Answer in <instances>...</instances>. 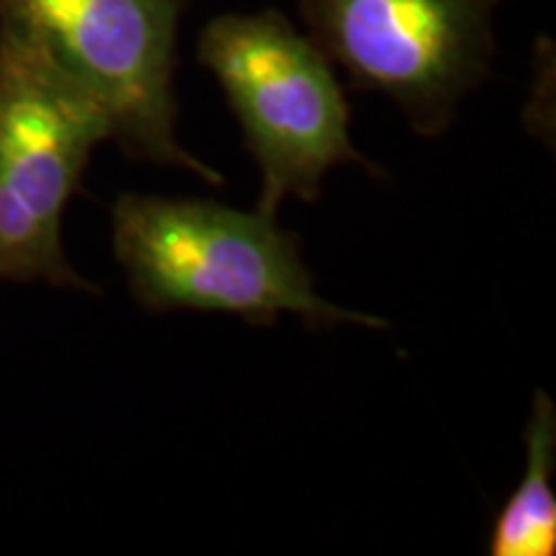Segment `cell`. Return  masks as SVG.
<instances>
[{
  "label": "cell",
  "mask_w": 556,
  "mask_h": 556,
  "mask_svg": "<svg viewBox=\"0 0 556 556\" xmlns=\"http://www.w3.org/2000/svg\"><path fill=\"white\" fill-rule=\"evenodd\" d=\"M111 240L131 294L150 312H222L253 325L294 315L309 328H387L381 317L319 296L296 235L258 208L124 193L111 208Z\"/></svg>",
  "instance_id": "1"
},
{
  "label": "cell",
  "mask_w": 556,
  "mask_h": 556,
  "mask_svg": "<svg viewBox=\"0 0 556 556\" xmlns=\"http://www.w3.org/2000/svg\"><path fill=\"white\" fill-rule=\"evenodd\" d=\"M199 62L225 90L261 168L258 212L276 217L287 199L315 201L338 165L377 170L351 142L336 65L283 13L212 18L199 37Z\"/></svg>",
  "instance_id": "2"
},
{
  "label": "cell",
  "mask_w": 556,
  "mask_h": 556,
  "mask_svg": "<svg viewBox=\"0 0 556 556\" xmlns=\"http://www.w3.org/2000/svg\"><path fill=\"white\" fill-rule=\"evenodd\" d=\"M106 139L103 111L0 24V283L99 291L67 261L62 217Z\"/></svg>",
  "instance_id": "3"
},
{
  "label": "cell",
  "mask_w": 556,
  "mask_h": 556,
  "mask_svg": "<svg viewBox=\"0 0 556 556\" xmlns=\"http://www.w3.org/2000/svg\"><path fill=\"white\" fill-rule=\"evenodd\" d=\"M184 0H0V24L31 41L106 116L131 157L222 176L178 142L176 41Z\"/></svg>",
  "instance_id": "4"
},
{
  "label": "cell",
  "mask_w": 556,
  "mask_h": 556,
  "mask_svg": "<svg viewBox=\"0 0 556 556\" xmlns=\"http://www.w3.org/2000/svg\"><path fill=\"white\" fill-rule=\"evenodd\" d=\"M307 34L358 88L438 137L492 67L500 0H294Z\"/></svg>",
  "instance_id": "5"
},
{
  "label": "cell",
  "mask_w": 556,
  "mask_h": 556,
  "mask_svg": "<svg viewBox=\"0 0 556 556\" xmlns=\"http://www.w3.org/2000/svg\"><path fill=\"white\" fill-rule=\"evenodd\" d=\"M556 407L536 392L526 422V469L490 536L492 556H552L556 552Z\"/></svg>",
  "instance_id": "6"
}]
</instances>
